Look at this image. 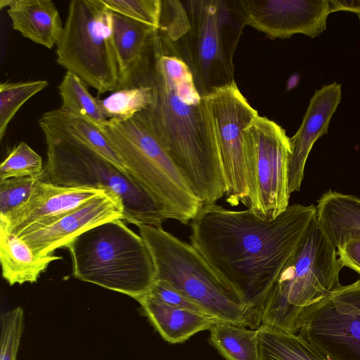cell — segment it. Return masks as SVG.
Returning <instances> with one entry per match:
<instances>
[{"label": "cell", "mask_w": 360, "mask_h": 360, "mask_svg": "<svg viewBox=\"0 0 360 360\" xmlns=\"http://www.w3.org/2000/svg\"><path fill=\"white\" fill-rule=\"evenodd\" d=\"M148 88L150 102L136 115L162 144L202 205L215 204L226 186L212 113L179 56L176 43L154 30L120 89Z\"/></svg>", "instance_id": "obj_1"}, {"label": "cell", "mask_w": 360, "mask_h": 360, "mask_svg": "<svg viewBox=\"0 0 360 360\" xmlns=\"http://www.w3.org/2000/svg\"><path fill=\"white\" fill-rule=\"evenodd\" d=\"M315 217L313 205H289L271 220L203 205L189 223L191 244L262 319L269 291Z\"/></svg>", "instance_id": "obj_2"}, {"label": "cell", "mask_w": 360, "mask_h": 360, "mask_svg": "<svg viewBox=\"0 0 360 360\" xmlns=\"http://www.w3.org/2000/svg\"><path fill=\"white\" fill-rule=\"evenodd\" d=\"M47 146V161L40 180L67 187L109 190L122 200L124 221L136 225L162 226L172 217L130 175L123 172L79 140L39 125Z\"/></svg>", "instance_id": "obj_3"}, {"label": "cell", "mask_w": 360, "mask_h": 360, "mask_svg": "<svg viewBox=\"0 0 360 360\" xmlns=\"http://www.w3.org/2000/svg\"><path fill=\"white\" fill-rule=\"evenodd\" d=\"M138 228L152 255L155 280L169 283L219 322L252 329L260 327L261 317L191 244L162 226L140 225Z\"/></svg>", "instance_id": "obj_4"}, {"label": "cell", "mask_w": 360, "mask_h": 360, "mask_svg": "<svg viewBox=\"0 0 360 360\" xmlns=\"http://www.w3.org/2000/svg\"><path fill=\"white\" fill-rule=\"evenodd\" d=\"M342 267L315 217L266 295L262 324L297 334L307 309L341 285Z\"/></svg>", "instance_id": "obj_5"}, {"label": "cell", "mask_w": 360, "mask_h": 360, "mask_svg": "<svg viewBox=\"0 0 360 360\" xmlns=\"http://www.w3.org/2000/svg\"><path fill=\"white\" fill-rule=\"evenodd\" d=\"M66 248L77 279L128 295L136 301L155 280V268L145 240L122 219L82 233Z\"/></svg>", "instance_id": "obj_6"}, {"label": "cell", "mask_w": 360, "mask_h": 360, "mask_svg": "<svg viewBox=\"0 0 360 360\" xmlns=\"http://www.w3.org/2000/svg\"><path fill=\"white\" fill-rule=\"evenodd\" d=\"M190 27L176 41L202 97L234 80L233 56L245 24L240 0L182 1Z\"/></svg>", "instance_id": "obj_7"}, {"label": "cell", "mask_w": 360, "mask_h": 360, "mask_svg": "<svg viewBox=\"0 0 360 360\" xmlns=\"http://www.w3.org/2000/svg\"><path fill=\"white\" fill-rule=\"evenodd\" d=\"M129 174L163 205L172 217L188 224L203 205L162 144L136 115L98 127Z\"/></svg>", "instance_id": "obj_8"}, {"label": "cell", "mask_w": 360, "mask_h": 360, "mask_svg": "<svg viewBox=\"0 0 360 360\" xmlns=\"http://www.w3.org/2000/svg\"><path fill=\"white\" fill-rule=\"evenodd\" d=\"M58 65L98 94L115 91L120 77L113 44L111 11L101 0H72L57 44Z\"/></svg>", "instance_id": "obj_9"}, {"label": "cell", "mask_w": 360, "mask_h": 360, "mask_svg": "<svg viewBox=\"0 0 360 360\" xmlns=\"http://www.w3.org/2000/svg\"><path fill=\"white\" fill-rule=\"evenodd\" d=\"M244 139L252 184L248 209L274 219L289 206L290 138L275 122L258 115L245 129Z\"/></svg>", "instance_id": "obj_10"}, {"label": "cell", "mask_w": 360, "mask_h": 360, "mask_svg": "<svg viewBox=\"0 0 360 360\" xmlns=\"http://www.w3.org/2000/svg\"><path fill=\"white\" fill-rule=\"evenodd\" d=\"M212 113L219 159L225 179L226 201L247 208L252 195V177L244 130L258 116L236 82L204 97Z\"/></svg>", "instance_id": "obj_11"}, {"label": "cell", "mask_w": 360, "mask_h": 360, "mask_svg": "<svg viewBox=\"0 0 360 360\" xmlns=\"http://www.w3.org/2000/svg\"><path fill=\"white\" fill-rule=\"evenodd\" d=\"M297 334L326 360H360V279L310 307Z\"/></svg>", "instance_id": "obj_12"}, {"label": "cell", "mask_w": 360, "mask_h": 360, "mask_svg": "<svg viewBox=\"0 0 360 360\" xmlns=\"http://www.w3.org/2000/svg\"><path fill=\"white\" fill-rule=\"evenodd\" d=\"M124 219L120 198L106 191L62 215L27 228L17 235L39 257L53 255L82 233L112 220Z\"/></svg>", "instance_id": "obj_13"}, {"label": "cell", "mask_w": 360, "mask_h": 360, "mask_svg": "<svg viewBox=\"0 0 360 360\" xmlns=\"http://www.w3.org/2000/svg\"><path fill=\"white\" fill-rule=\"evenodd\" d=\"M246 25L271 39L295 34L314 38L327 27L329 0H240Z\"/></svg>", "instance_id": "obj_14"}, {"label": "cell", "mask_w": 360, "mask_h": 360, "mask_svg": "<svg viewBox=\"0 0 360 360\" xmlns=\"http://www.w3.org/2000/svg\"><path fill=\"white\" fill-rule=\"evenodd\" d=\"M106 191L91 187L60 186L39 179L22 204L0 217V228L17 235L27 228L70 212Z\"/></svg>", "instance_id": "obj_15"}, {"label": "cell", "mask_w": 360, "mask_h": 360, "mask_svg": "<svg viewBox=\"0 0 360 360\" xmlns=\"http://www.w3.org/2000/svg\"><path fill=\"white\" fill-rule=\"evenodd\" d=\"M341 96V85L336 82L316 90L309 101L300 128L290 138L291 153L288 166L290 194L300 191L309 154L316 140L327 134Z\"/></svg>", "instance_id": "obj_16"}, {"label": "cell", "mask_w": 360, "mask_h": 360, "mask_svg": "<svg viewBox=\"0 0 360 360\" xmlns=\"http://www.w3.org/2000/svg\"><path fill=\"white\" fill-rule=\"evenodd\" d=\"M7 13L13 28L25 38L49 49L57 45L63 25L51 0H13Z\"/></svg>", "instance_id": "obj_17"}, {"label": "cell", "mask_w": 360, "mask_h": 360, "mask_svg": "<svg viewBox=\"0 0 360 360\" xmlns=\"http://www.w3.org/2000/svg\"><path fill=\"white\" fill-rule=\"evenodd\" d=\"M138 302L162 338L172 344L184 342L219 323L211 316L166 304L148 294Z\"/></svg>", "instance_id": "obj_18"}, {"label": "cell", "mask_w": 360, "mask_h": 360, "mask_svg": "<svg viewBox=\"0 0 360 360\" xmlns=\"http://www.w3.org/2000/svg\"><path fill=\"white\" fill-rule=\"evenodd\" d=\"M316 217L336 248L360 236V198L328 191L317 201Z\"/></svg>", "instance_id": "obj_19"}, {"label": "cell", "mask_w": 360, "mask_h": 360, "mask_svg": "<svg viewBox=\"0 0 360 360\" xmlns=\"http://www.w3.org/2000/svg\"><path fill=\"white\" fill-rule=\"evenodd\" d=\"M62 259L54 254L37 256L22 239L0 228L2 276L9 285L35 283L51 262Z\"/></svg>", "instance_id": "obj_20"}, {"label": "cell", "mask_w": 360, "mask_h": 360, "mask_svg": "<svg viewBox=\"0 0 360 360\" xmlns=\"http://www.w3.org/2000/svg\"><path fill=\"white\" fill-rule=\"evenodd\" d=\"M38 124L79 140L121 171L130 175L122 160L101 131L94 124L84 118L60 108L44 112L39 119Z\"/></svg>", "instance_id": "obj_21"}, {"label": "cell", "mask_w": 360, "mask_h": 360, "mask_svg": "<svg viewBox=\"0 0 360 360\" xmlns=\"http://www.w3.org/2000/svg\"><path fill=\"white\" fill-rule=\"evenodd\" d=\"M111 18L120 86L140 59L148 39L156 28L113 12H111Z\"/></svg>", "instance_id": "obj_22"}, {"label": "cell", "mask_w": 360, "mask_h": 360, "mask_svg": "<svg viewBox=\"0 0 360 360\" xmlns=\"http://www.w3.org/2000/svg\"><path fill=\"white\" fill-rule=\"evenodd\" d=\"M259 360H326L297 334L262 324Z\"/></svg>", "instance_id": "obj_23"}, {"label": "cell", "mask_w": 360, "mask_h": 360, "mask_svg": "<svg viewBox=\"0 0 360 360\" xmlns=\"http://www.w3.org/2000/svg\"><path fill=\"white\" fill-rule=\"evenodd\" d=\"M210 343L227 360H259V330L219 322L210 329Z\"/></svg>", "instance_id": "obj_24"}, {"label": "cell", "mask_w": 360, "mask_h": 360, "mask_svg": "<svg viewBox=\"0 0 360 360\" xmlns=\"http://www.w3.org/2000/svg\"><path fill=\"white\" fill-rule=\"evenodd\" d=\"M58 89L63 109L84 118L97 127L108 121L102 113L97 98L90 94L86 84L72 72H66Z\"/></svg>", "instance_id": "obj_25"}, {"label": "cell", "mask_w": 360, "mask_h": 360, "mask_svg": "<svg viewBox=\"0 0 360 360\" xmlns=\"http://www.w3.org/2000/svg\"><path fill=\"white\" fill-rule=\"evenodd\" d=\"M97 101L108 120L123 122L145 110L150 104V95L148 87L133 86L117 89L105 98Z\"/></svg>", "instance_id": "obj_26"}, {"label": "cell", "mask_w": 360, "mask_h": 360, "mask_svg": "<svg viewBox=\"0 0 360 360\" xmlns=\"http://www.w3.org/2000/svg\"><path fill=\"white\" fill-rule=\"evenodd\" d=\"M49 86L46 80L0 84V139L5 136L8 125L18 110L30 98Z\"/></svg>", "instance_id": "obj_27"}, {"label": "cell", "mask_w": 360, "mask_h": 360, "mask_svg": "<svg viewBox=\"0 0 360 360\" xmlns=\"http://www.w3.org/2000/svg\"><path fill=\"white\" fill-rule=\"evenodd\" d=\"M44 170L41 157L25 141L20 142L0 165V181L17 177L40 179Z\"/></svg>", "instance_id": "obj_28"}, {"label": "cell", "mask_w": 360, "mask_h": 360, "mask_svg": "<svg viewBox=\"0 0 360 360\" xmlns=\"http://www.w3.org/2000/svg\"><path fill=\"white\" fill-rule=\"evenodd\" d=\"M111 12L160 30L162 0H101Z\"/></svg>", "instance_id": "obj_29"}, {"label": "cell", "mask_w": 360, "mask_h": 360, "mask_svg": "<svg viewBox=\"0 0 360 360\" xmlns=\"http://www.w3.org/2000/svg\"><path fill=\"white\" fill-rule=\"evenodd\" d=\"M23 323L24 311L20 307L1 315L0 360H15Z\"/></svg>", "instance_id": "obj_30"}, {"label": "cell", "mask_w": 360, "mask_h": 360, "mask_svg": "<svg viewBox=\"0 0 360 360\" xmlns=\"http://www.w3.org/2000/svg\"><path fill=\"white\" fill-rule=\"evenodd\" d=\"M38 179L17 177L0 181V217L22 204L32 193Z\"/></svg>", "instance_id": "obj_31"}, {"label": "cell", "mask_w": 360, "mask_h": 360, "mask_svg": "<svg viewBox=\"0 0 360 360\" xmlns=\"http://www.w3.org/2000/svg\"><path fill=\"white\" fill-rule=\"evenodd\" d=\"M147 294L166 304L206 314L196 304L166 281L155 280Z\"/></svg>", "instance_id": "obj_32"}, {"label": "cell", "mask_w": 360, "mask_h": 360, "mask_svg": "<svg viewBox=\"0 0 360 360\" xmlns=\"http://www.w3.org/2000/svg\"><path fill=\"white\" fill-rule=\"evenodd\" d=\"M342 266H347L360 274V236L354 237L337 248Z\"/></svg>", "instance_id": "obj_33"}, {"label": "cell", "mask_w": 360, "mask_h": 360, "mask_svg": "<svg viewBox=\"0 0 360 360\" xmlns=\"http://www.w3.org/2000/svg\"><path fill=\"white\" fill-rule=\"evenodd\" d=\"M330 12L349 11L360 15V0H329Z\"/></svg>", "instance_id": "obj_34"}, {"label": "cell", "mask_w": 360, "mask_h": 360, "mask_svg": "<svg viewBox=\"0 0 360 360\" xmlns=\"http://www.w3.org/2000/svg\"><path fill=\"white\" fill-rule=\"evenodd\" d=\"M13 0H0V8L2 9L6 6H8L11 4Z\"/></svg>", "instance_id": "obj_35"}]
</instances>
